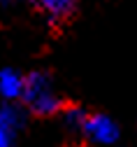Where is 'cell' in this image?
<instances>
[{
  "label": "cell",
  "instance_id": "6da1fadb",
  "mask_svg": "<svg viewBox=\"0 0 137 147\" xmlns=\"http://www.w3.org/2000/svg\"><path fill=\"white\" fill-rule=\"evenodd\" d=\"M21 100L37 117H53L65 110V100L56 94L53 82L47 72H30L23 80V96Z\"/></svg>",
  "mask_w": 137,
  "mask_h": 147
},
{
  "label": "cell",
  "instance_id": "7a4b0ae2",
  "mask_svg": "<svg viewBox=\"0 0 137 147\" xmlns=\"http://www.w3.org/2000/svg\"><path fill=\"white\" fill-rule=\"evenodd\" d=\"M82 133L98 145H114L116 138H119V126H116L107 115L100 112H88L82 126Z\"/></svg>",
  "mask_w": 137,
  "mask_h": 147
},
{
  "label": "cell",
  "instance_id": "3957f363",
  "mask_svg": "<svg viewBox=\"0 0 137 147\" xmlns=\"http://www.w3.org/2000/svg\"><path fill=\"white\" fill-rule=\"evenodd\" d=\"M26 3L35 7L42 16H47L51 24H61L74 14L77 0H26Z\"/></svg>",
  "mask_w": 137,
  "mask_h": 147
},
{
  "label": "cell",
  "instance_id": "277c9868",
  "mask_svg": "<svg viewBox=\"0 0 137 147\" xmlns=\"http://www.w3.org/2000/svg\"><path fill=\"white\" fill-rule=\"evenodd\" d=\"M23 75H19L16 70L5 68L0 70V96H3L7 103H14L16 98L23 96Z\"/></svg>",
  "mask_w": 137,
  "mask_h": 147
},
{
  "label": "cell",
  "instance_id": "5b68a950",
  "mask_svg": "<svg viewBox=\"0 0 137 147\" xmlns=\"http://www.w3.org/2000/svg\"><path fill=\"white\" fill-rule=\"evenodd\" d=\"M63 121L70 126V128H77V131H82V126H84V119H86V110H82V107H77V105H65V110H63Z\"/></svg>",
  "mask_w": 137,
  "mask_h": 147
},
{
  "label": "cell",
  "instance_id": "8992f818",
  "mask_svg": "<svg viewBox=\"0 0 137 147\" xmlns=\"http://www.w3.org/2000/svg\"><path fill=\"white\" fill-rule=\"evenodd\" d=\"M14 131H9L7 126L0 124V147H12V140H14Z\"/></svg>",
  "mask_w": 137,
  "mask_h": 147
},
{
  "label": "cell",
  "instance_id": "52a82bcc",
  "mask_svg": "<svg viewBox=\"0 0 137 147\" xmlns=\"http://www.w3.org/2000/svg\"><path fill=\"white\" fill-rule=\"evenodd\" d=\"M67 147H88V145H67Z\"/></svg>",
  "mask_w": 137,
  "mask_h": 147
}]
</instances>
